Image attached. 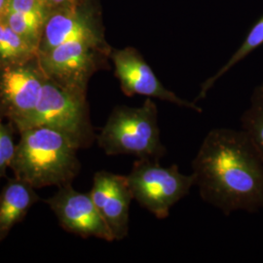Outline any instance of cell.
Masks as SVG:
<instances>
[{
	"label": "cell",
	"mask_w": 263,
	"mask_h": 263,
	"mask_svg": "<svg viewBox=\"0 0 263 263\" xmlns=\"http://www.w3.org/2000/svg\"><path fill=\"white\" fill-rule=\"evenodd\" d=\"M194 185L200 196L226 216L263 209V158L241 130L209 132L192 161Z\"/></svg>",
	"instance_id": "1"
},
{
	"label": "cell",
	"mask_w": 263,
	"mask_h": 263,
	"mask_svg": "<svg viewBox=\"0 0 263 263\" xmlns=\"http://www.w3.org/2000/svg\"><path fill=\"white\" fill-rule=\"evenodd\" d=\"M20 135L10 166L15 178L35 189L72 183L81 169L79 149L64 134L47 126H34Z\"/></svg>",
	"instance_id": "2"
},
{
	"label": "cell",
	"mask_w": 263,
	"mask_h": 263,
	"mask_svg": "<svg viewBox=\"0 0 263 263\" xmlns=\"http://www.w3.org/2000/svg\"><path fill=\"white\" fill-rule=\"evenodd\" d=\"M97 141L109 156L126 154L160 161L167 152L160 136L158 107L151 98L139 107L115 106Z\"/></svg>",
	"instance_id": "3"
},
{
	"label": "cell",
	"mask_w": 263,
	"mask_h": 263,
	"mask_svg": "<svg viewBox=\"0 0 263 263\" xmlns=\"http://www.w3.org/2000/svg\"><path fill=\"white\" fill-rule=\"evenodd\" d=\"M34 126L61 132L79 151L89 148L97 141L87 93L58 84L47 76L28 129Z\"/></svg>",
	"instance_id": "4"
},
{
	"label": "cell",
	"mask_w": 263,
	"mask_h": 263,
	"mask_svg": "<svg viewBox=\"0 0 263 263\" xmlns=\"http://www.w3.org/2000/svg\"><path fill=\"white\" fill-rule=\"evenodd\" d=\"M127 179L133 198L158 219L167 218L194 186L192 174L180 173L176 164L163 167L156 160H137Z\"/></svg>",
	"instance_id": "5"
},
{
	"label": "cell",
	"mask_w": 263,
	"mask_h": 263,
	"mask_svg": "<svg viewBox=\"0 0 263 263\" xmlns=\"http://www.w3.org/2000/svg\"><path fill=\"white\" fill-rule=\"evenodd\" d=\"M111 50L107 41L76 40L38 53V61L49 79L87 93L92 76L100 70L109 69Z\"/></svg>",
	"instance_id": "6"
},
{
	"label": "cell",
	"mask_w": 263,
	"mask_h": 263,
	"mask_svg": "<svg viewBox=\"0 0 263 263\" xmlns=\"http://www.w3.org/2000/svg\"><path fill=\"white\" fill-rule=\"evenodd\" d=\"M45 80L38 56L25 64L0 67V117L19 133L28 129Z\"/></svg>",
	"instance_id": "7"
},
{
	"label": "cell",
	"mask_w": 263,
	"mask_h": 263,
	"mask_svg": "<svg viewBox=\"0 0 263 263\" xmlns=\"http://www.w3.org/2000/svg\"><path fill=\"white\" fill-rule=\"evenodd\" d=\"M106 41L102 9L98 0H78L76 4L50 14L38 53L76 40Z\"/></svg>",
	"instance_id": "8"
},
{
	"label": "cell",
	"mask_w": 263,
	"mask_h": 263,
	"mask_svg": "<svg viewBox=\"0 0 263 263\" xmlns=\"http://www.w3.org/2000/svg\"><path fill=\"white\" fill-rule=\"evenodd\" d=\"M110 61L114 66L115 77L118 79L125 96H143L185 107L195 112H203V109L195 102H188L181 99L162 84L138 49L112 48Z\"/></svg>",
	"instance_id": "9"
},
{
	"label": "cell",
	"mask_w": 263,
	"mask_h": 263,
	"mask_svg": "<svg viewBox=\"0 0 263 263\" xmlns=\"http://www.w3.org/2000/svg\"><path fill=\"white\" fill-rule=\"evenodd\" d=\"M45 202L67 232L82 238L95 237L107 242L114 241L90 193L76 191L71 184H67L59 187L56 194Z\"/></svg>",
	"instance_id": "10"
},
{
	"label": "cell",
	"mask_w": 263,
	"mask_h": 263,
	"mask_svg": "<svg viewBox=\"0 0 263 263\" xmlns=\"http://www.w3.org/2000/svg\"><path fill=\"white\" fill-rule=\"evenodd\" d=\"M89 193L114 241L125 239L129 234L130 205L134 199L127 176L99 171Z\"/></svg>",
	"instance_id": "11"
},
{
	"label": "cell",
	"mask_w": 263,
	"mask_h": 263,
	"mask_svg": "<svg viewBox=\"0 0 263 263\" xmlns=\"http://www.w3.org/2000/svg\"><path fill=\"white\" fill-rule=\"evenodd\" d=\"M38 201L35 188L28 182L17 178L8 179L0 192V243Z\"/></svg>",
	"instance_id": "12"
},
{
	"label": "cell",
	"mask_w": 263,
	"mask_h": 263,
	"mask_svg": "<svg viewBox=\"0 0 263 263\" xmlns=\"http://www.w3.org/2000/svg\"><path fill=\"white\" fill-rule=\"evenodd\" d=\"M50 14L40 0H9L5 23L38 49Z\"/></svg>",
	"instance_id": "13"
},
{
	"label": "cell",
	"mask_w": 263,
	"mask_h": 263,
	"mask_svg": "<svg viewBox=\"0 0 263 263\" xmlns=\"http://www.w3.org/2000/svg\"><path fill=\"white\" fill-rule=\"evenodd\" d=\"M37 56V48L6 23L0 24V67L25 64Z\"/></svg>",
	"instance_id": "14"
},
{
	"label": "cell",
	"mask_w": 263,
	"mask_h": 263,
	"mask_svg": "<svg viewBox=\"0 0 263 263\" xmlns=\"http://www.w3.org/2000/svg\"><path fill=\"white\" fill-rule=\"evenodd\" d=\"M262 45L263 15L250 29V31L248 32L243 43L240 45V47L237 49L235 53L230 57V59L216 71L214 76L209 77L207 80L201 85L200 92H199V94L195 99V103L197 101L205 99L208 92L214 87V85L216 84V82L222 76L226 74L232 67H234L236 65H238L241 61H243L250 54H252L254 50H256L257 48H259Z\"/></svg>",
	"instance_id": "15"
},
{
	"label": "cell",
	"mask_w": 263,
	"mask_h": 263,
	"mask_svg": "<svg viewBox=\"0 0 263 263\" xmlns=\"http://www.w3.org/2000/svg\"><path fill=\"white\" fill-rule=\"evenodd\" d=\"M241 129L263 158V83L256 86L252 93L250 105L241 116Z\"/></svg>",
	"instance_id": "16"
},
{
	"label": "cell",
	"mask_w": 263,
	"mask_h": 263,
	"mask_svg": "<svg viewBox=\"0 0 263 263\" xmlns=\"http://www.w3.org/2000/svg\"><path fill=\"white\" fill-rule=\"evenodd\" d=\"M15 131L16 128L12 123H4V119L0 117V181L6 177V172L15 154L17 145L14 141Z\"/></svg>",
	"instance_id": "17"
},
{
	"label": "cell",
	"mask_w": 263,
	"mask_h": 263,
	"mask_svg": "<svg viewBox=\"0 0 263 263\" xmlns=\"http://www.w3.org/2000/svg\"><path fill=\"white\" fill-rule=\"evenodd\" d=\"M47 9L52 13L57 10L63 9L76 4L78 0H40Z\"/></svg>",
	"instance_id": "18"
},
{
	"label": "cell",
	"mask_w": 263,
	"mask_h": 263,
	"mask_svg": "<svg viewBox=\"0 0 263 263\" xmlns=\"http://www.w3.org/2000/svg\"><path fill=\"white\" fill-rule=\"evenodd\" d=\"M9 8V0H0V24L5 23Z\"/></svg>",
	"instance_id": "19"
}]
</instances>
